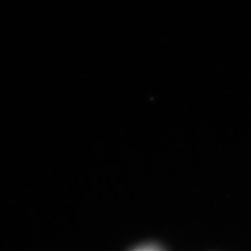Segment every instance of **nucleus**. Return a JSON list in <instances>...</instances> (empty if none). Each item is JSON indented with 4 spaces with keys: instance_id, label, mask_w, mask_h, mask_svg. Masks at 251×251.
<instances>
[{
    "instance_id": "nucleus-1",
    "label": "nucleus",
    "mask_w": 251,
    "mask_h": 251,
    "mask_svg": "<svg viewBox=\"0 0 251 251\" xmlns=\"http://www.w3.org/2000/svg\"><path fill=\"white\" fill-rule=\"evenodd\" d=\"M136 251H159V250L153 247H143V248H140V249H137Z\"/></svg>"
}]
</instances>
